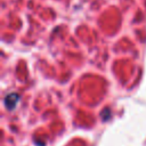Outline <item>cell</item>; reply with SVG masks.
I'll return each instance as SVG.
<instances>
[{
	"instance_id": "obj_1",
	"label": "cell",
	"mask_w": 146,
	"mask_h": 146,
	"mask_svg": "<svg viewBox=\"0 0 146 146\" xmlns=\"http://www.w3.org/2000/svg\"><path fill=\"white\" fill-rule=\"evenodd\" d=\"M17 99H18V96H17L16 94H11V95H9V96H7V97H6L5 103H6L7 107L11 108V107H14V105L16 104Z\"/></svg>"
}]
</instances>
